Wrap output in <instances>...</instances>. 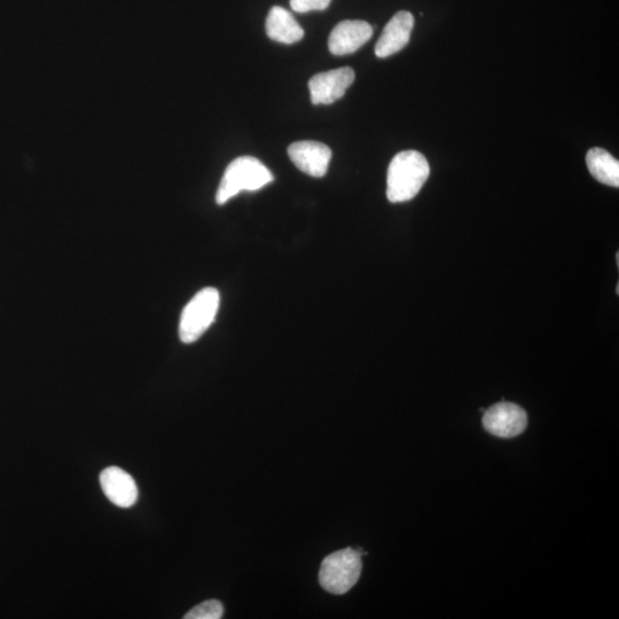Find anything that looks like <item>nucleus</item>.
<instances>
[{"label": "nucleus", "mask_w": 619, "mask_h": 619, "mask_svg": "<svg viewBox=\"0 0 619 619\" xmlns=\"http://www.w3.org/2000/svg\"><path fill=\"white\" fill-rule=\"evenodd\" d=\"M429 175L430 167L425 155L417 151L398 153L388 168V200L393 203L413 200L427 182Z\"/></svg>", "instance_id": "nucleus-1"}, {"label": "nucleus", "mask_w": 619, "mask_h": 619, "mask_svg": "<svg viewBox=\"0 0 619 619\" xmlns=\"http://www.w3.org/2000/svg\"><path fill=\"white\" fill-rule=\"evenodd\" d=\"M273 182L271 171L253 156H241L226 168L218 187L216 202L225 205L242 191L255 192Z\"/></svg>", "instance_id": "nucleus-2"}, {"label": "nucleus", "mask_w": 619, "mask_h": 619, "mask_svg": "<svg viewBox=\"0 0 619 619\" xmlns=\"http://www.w3.org/2000/svg\"><path fill=\"white\" fill-rule=\"evenodd\" d=\"M362 569V554L346 548L328 555L321 563L319 583L328 593L346 594L358 583Z\"/></svg>", "instance_id": "nucleus-3"}, {"label": "nucleus", "mask_w": 619, "mask_h": 619, "mask_svg": "<svg viewBox=\"0 0 619 619\" xmlns=\"http://www.w3.org/2000/svg\"><path fill=\"white\" fill-rule=\"evenodd\" d=\"M221 296L215 288L202 289L188 302L180 318L179 338L186 344L198 341L214 323Z\"/></svg>", "instance_id": "nucleus-4"}, {"label": "nucleus", "mask_w": 619, "mask_h": 619, "mask_svg": "<svg viewBox=\"0 0 619 619\" xmlns=\"http://www.w3.org/2000/svg\"><path fill=\"white\" fill-rule=\"evenodd\" d=\"M483 426L492 435L513 438L527 429L528 414L519 405L500 402L484 412Z\"/></svg>", "instance_id": "nucleus-5"}, {"label": "nucleus", "mask_w": 619, "mask_h": 619, "mask_svg": "<svg viewBox=\"0 0 619 619\" xmlns=\"http://www.w3.org/2000/svg\"><path fill=\"white\" fill-rule=\"evenodd\" d=\"M354 69L342 67L319 73L309 81L311 101L315 106L331 105L341 99L355 81Z\"/></svg>", "instance_id": "nucleus-6"}, {"label": "nucleus", "mask_w": 619, "mask_h": 619, "mask_svg": "<svg viewBox=\"0 0 619 619\" xmlns=\"http://www.w3.org/2000/svg\"><path fill=\"white\" fill-rule=\"evenodd\" d=\"M288 155L304 174L315 178L327 174L332 160L331 148L318 141H296L288 147Z\"/></svg>", "instance_id": "nucleus-7"}, {"label": "nucleus", "mask_w": 619, "mask_h": 619, "mask_svg": "<svg viewBox=\"0 0 619 619\" xmlns=\"http://www.w3.org/2000/svg\"><path fill=\"white\" fill-rule=\"evenodd\" d=\"M373 36L370 23L360 20L342 21L328 38V47L334 56H347L355 53Z\"/></svg>", "instance_id": "nucleus-8"}, {"label": "nucleus", "mask_w": 619, "mask_h": 619, "mask_svg": "<svg viewBox=\"0 0 619 619\" xmlns=\"http://www.w3.org/2000/svg\"><path fill=\"white\" fill-rule=\"evenodd\" d=\"M414 28L413 14L401 11L383 29V33L375 45L376 57L385 59L401 51L409 44Z\"/></svg>", "instance_id": "nucleus-9"}, {"label": "nucleus", "mask_w": 619, "mask_h": 619, "mask_svg": "<svg viewBox=\"0 0 619 619\" xmlns=\"http://www.w3.org/2000/svg\"><path fill=\"white\" fill-rule=\"evenodd\" d=\"M101 489L116 506L132 507L137 503L138 488L133 477L120 467H108L100 474Z\"/></svg>", "instance_id": "nucleus-10"}, {"label": "nucleus", "mask_w": 619, "mask_h": 619, "mask_svg": "<svg viewBox=\"0 0 619 619\" xmlns=\"http://www.w3.org/2000/svg\"><path fill=\"white\" fill-rule=\"evenodd\" d=\"M266 34L282 44H294L304 37V30L284 7L273 6L265 23Z\"/></svg>", "instance_id": "nucleus-11"}, {"label": "nucleus", "mask_w": 619, "mask_h": 619, "mask_svg": "<svg viewBox=\"0 0 619 619\" xmlns=\"http://www.w3.org/2000/svg\"><path fill=\"white\" fill-rule=\"evenodd\" d=\"M586 164L591 175L598 182L611 186L619 187V162L603 148L594 147L587 152Z\"/></svg>", "instance_id": "nucleus-12"}, {"label": "nucleus", "mask_w": 619, "mask_h": 619, "mask_svg": "<svg viewBox=\"0 0 619 619\" xmlns=\"http://www.w3.org/2000/svg\"><path fill=\"white\" fill-rule=\"evenodd\" d=\"M224 614L222 602L208 600L200 603L184 616L185 619H219Z\"/></svg>", "instance_id": "nucleus-13"}, {"label": "nucleus", "mask_w": 619, "mask_h": 619, "mask_svg": "<svg viewBox=\"0 0 619 619\" xmlns=\"http://www.w3.org/2000/svg\"><path fill=\"white\" fill-rule=\"evenodd\" d=\"M332 0H291L292 10L297 13L325 11Z\"/></svg>", "instance_id": "nucleus-14"}, {"label": "nucleus", "mask_w": 619, "mask_h": 619, "mask_svg": "<svg viewBox=\"0 0 619 619\" xmlns=\"http://www.w3.org/2000/svg\"><path fill=\"white\" fill-rule=\"evenodd\" d=\"M616 294L617 295L619 294V284H617V287H616Z\"/></svg>", "instance_id": "nucleus-15"}]
</instances>
